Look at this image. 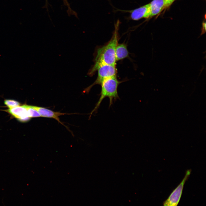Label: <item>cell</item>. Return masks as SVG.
I'll return each mask as SVG.
<instances>
[{"instance_id": "1", "label": "cell", "mask_w": 206, "mask_h": 206, "mask_svg": "<svg viewBox=\"0 0 206 206\" xmlns=\"http://www.w3.org/2000/svg\"><path fill=\"white\" fill-rule=\"evenodd\" d=\"M120 24V21L118 20L115 24V30L111 39L105 45L97 49L95 63L89 73L90 75H92L96 71V68L100 65L115 66L116 61L115 51L118 44V31Z\"/></svg>"}, {"instance_id": "2", "label": "cell", "mask_w": 206, "mask_h": 206, "mask_svg": "<svg viewBox=\"0 0 206 206\" xmlns=\"http://www.w3.org/2000/svg\"><path fill=\"white\" fill-rule=\"evenodd\" d=\"M120 83L121 82L117 80L116 76L108 78L102 82L100 84L101 90L99 99L94 109L91 112L90 117L93 113L97 111L105 98L108 97L109 98V107L113 104V102L120 99L118 94V88Z\"/></svg>"}, {"instance_id": "3", "label": "cell", "mask_w": 206, "mask_h": 206, "mask_svg": "<svg viewBox=\"0 0 206 206\" xmlns=\"http://www.w3.org/2000/svg\"><path fill=\"white\" fill-rule=\"evenodd\" d=\"M98 71V76L95 81L92 84L86 88L84 92L88 93L91 88L96 84L100 85L106 79L114 76H116V70L115 66L102 64L96 68Z\"/></svg>"}, {"instance_id": "4", "label": "cell", "mask_w": 206, "mask_h": 206, "mask_svg": "<svg viewBox=\"0 0 206 206\" xmlns=\"http://www.w3.org/2000/svg\"><path fill=\"white\" fill-rule=\"evenodd\" d=\"M191 172V170L187 171L184 178L177 187L172 191L168 198L164 202L163 205L177 206L180 200L185 183Z\"/></svg>"}, {"instance_id": "5", "label": "cell", "mask_w": 206, "mask_h": 206, "mask_svg": "<svg viewBox=\"0 0 206 206\" xmlns=\"http://www.w3.org/2000/svg\"><path fill=\"white\" fill-rule=\"evenodd\" d=\"M125 11L130 13V18L133 20L137 21L143 18H150L149 3L134 9Z\"/></svg>"}, {"instance_id": "6", "label": "cell", "mask_w": 206, "mask_h": 206, "mask_svg": "<svg viewBox=\"0 0 206 206\" xmlns=\"http://www.w3.org/2000/svg\"><path fill=\"white\" fill-rule=\"evenodd\" d=\"M32 107L36 110L39 113L41 117L52 118L57 120L59 122L66 126L60 120L59 117L60 116L67 114L66 113L56 112L44 107L31 106Z\"/></svg>"}, {"instance_id": "7", "label": "cell", "mask_w": 206, "mask_h": 206, "mask_svg": "<svg viewBox=\"0 0 206 206\" xmlns=\"http://www.w3.org/2000/svg\"><path fill=\"white\" fill-rule=\"evenodd\" d=\"M8 112L13 117L21 122H27L31 118L28 116L26 109L23 105L9 108L8 110Z\"/></svg>"}, {"instance_id": "8", "label": "cell", "mask_w": 206, "mask_h": 206, "mask_svg": "<svg viewBox=\"0 0 206 206\" xmlns=\"http://www.w3.org/2000/svg\"><path fill=\"white\" fill-rule=\"evenodd\" d=\"M149 4L150 17L159 14L165 8L164 0H153Z\"/></svg>"}, {"instance_id": "9", "label": "cell", "mask_w": 206, "mask_h": 206, "mask_svg": "<svg viewBox=\"0 0 206 206\" xmlns=\"http://www.w3.org/2000/svg\"><path fill=\"white\" fill-rule=\"evenodd\" d=\"M129 52L127 46L124 43L118 44L116 49L115 56L116 61L122 60L128 57Z\"/></svg>"}, {"instance_id": "10", "label": "cell", "mask_w": 206, "mask_h": 206, "mask_svg": "<svg viewBox=\"0 0 206 206\" xmlns=\"http://www.w3.org/2000/svg\"><path fill=\"white\" fill-rule=\"evenodd\" d=\"M26 109L27 115L30 118L39 117L41 116L37 110L33 108L31 105H23Z\"/></svg>"}, {"instance_id": "11", "label": "cell", "mask_w": 206, "mask_h": 206, "mask_svg": "<svg viewBox=\"0 0 206 206\" xmlns=\"http://www.w3.org/2000/svg\"><path fill=\"white\" fill-rule=\"evenodd\" d=\"M4 103L9 108H13L20 105V104L18 102L12 100H4Z\"/></svg>"}, {"instance_id": "12", "label": "cell", "mask_w": 206, "mask_h": 206, "mask_svg": "<svg viewBox=\"0 0 206 206\" xmlns=\"http://www.w3.org/2000/svg\"><path fill=\"white\" fill-rule=\"evenodd\" d=\"M176 0H164L165 8H167L170 6Z\"/></svg>"}, {"instance_id": "13", "label": "cell", "mask_w": 206, "mask_h": 206, "mask_svg": "<svg viewBox=\"0 0 206 206\" xmlns=\"http://www.w3.org/2000/svg\"><path fill=\"white\" fill-rule=\"evenodd\" d=\"M206 31V22H205L203 23L202 24V33L201 35L204 33Z\"/></svg>"}]
</instances>
